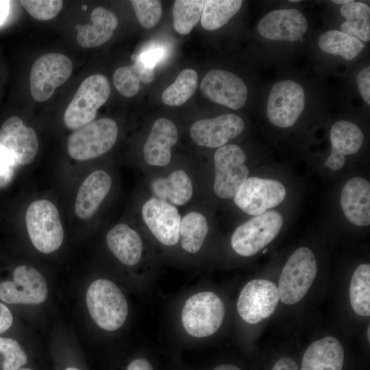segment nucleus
I'll list each match as a JSON object with an SVG mask.
<instances>
[{
	"label": "nucleus",
	"mask_w": 370,
	"mask_h": 370,
	"mask_svg": "<svg viewBox=\"0 0 370 370\" xmlns=\"http://www.w3.org/2000/svg\"><path fill=\"white\" fill-rule=\"evenodd\" d=\"M86 305L89 313L101 328L114 331L125 323L128 305L125 295L112 281L99 279L86 291Z\"/></svg>",
	"instance_id": "nucleus-1"
},
{
	"label": "nucleus",
	"mask_w": 370,
	"mask_h": 370,
	"mask_svg": "<svg viewBox=\"0 0 370 370\" xmlns=\"http://www.w3.org/2000/svg\"><path fill=\"white\" fill-rule=\"evenodd\" d=\"M225 306L212 291L198 292L188 297L182 309L181 321L185 331L195 338L214 334L222 324Z\"/></svg>",
	"instance_id": "nucleus-2"
},
{
	"label": "nucleus",
	"mask_w": 370,
	"mask_h": 370,
	"mask_svg": "<svg viewBox=\"0 0 370 370\" xmlns=\"http://www.w3.org/2000/svg\"><path fill=\"white\" fill-rule=\"evenodd\" d=\"M110 94V86L106 76L95 74L86 77L64 112L66 127L77 130L92 122L98 109L107 101Z\"/></svg>",
	"instance_id": "nucleus-3"
},
{
	"label": "nucleus",
	"mask_w": 370,
	"mask_h": 370,
	"mask_svg": "<svg viewBox=\"0 0 370 370\" xmlns=\"http://www.w3.org/2000/svg\"><path fill=\"white\" fill-rule=\"evenodd\" d=\"M25 221L30 240L39 251L49 254L60 247L64 230L53 203L46 199L32 202L27 210Z\"/></svg>",
	"instance_id": "nucleus-4"
},
{
	"label": "nucleus",
	"mask_w": 370,
	"mask_h": 370,
	"mask_svg": "<svg viewBox=\"0 0 370 370\" xmlns=\"http://www.w3.org/2000/svg\"><path fill=\"white\" fill-rule=\"evenodd\" d=\"M317 272L312 251L301 247L296 249L284 266L279 279L281 301L288 305L299 301L312 284Z\"/></svg>",
	"instance_id": "nucleus-5"
},
{
	"label": "nucleus",
	"mask_w": 370,
	"mask_h": 370,
	"mask_svg": "<svg viewBox=\"0 0 370 370\" xmlns=\"http://www.w3.org/2000/svg\"><path fill=\"white\" fill-rule=\"evenodd\" d=\"M118 136L116 122L110 118L92 121L73 133L69 138L67 151L77 160L97 158L109 151Z\"/></svg>",
	"instance_id": "nucleus-6"
},
{
	"label": "nucleus",
	"mask_w": 370,
	"mask_h": 370,
	"mask_svg": "<svg viewBox=\"0 0 370 370\" xmlns=\"http://www.w3.org/2000/svg\"><path fill=\"white\" fill-rule=\"evenodd\" d=\"M283 221L282 215L275 210L256 215L234 232L231 238L233 249L242 256L256 254L277 236Z\"/></svg>",
	"instance_id": "nucleus-7"
},
{
	"label": "nucleus",
	"mask_w": 370,
	"mask_h": 370,
	"mask_svg": "<svg viewBox=\"0 0 370 370\" xmlns=\"http://www.w3.org/2000/svg\"><path fill=\"white\" fill-rule=\"evenodd\" d=\"M245 160V151L236 145H225L216 151L213 189L217 196L222 199L235 196L249 175Z\"/></svg>",
	"instance_id": "nucleus-8"
},
{
	"label": "nucleus",
	"mask_w": 370,
	"mask_h": 370,
	"mask_svg": "<svg viewBox=\"0 0 370 370\" xmlns=\"http://www.w3.org/2000/svg\"><path fill=\"white\" fill-rule=\"evenodd\" d=\"M73 63L66 56L48 53L33 64L29 76L31 94L36 101L48 100L71 76Z\"/></svg>",
	"instance_id": "nucleus-9"
},
{
	"label": "nucleus",
	"mask_w": 370,
	"mask_h": 370,
	"mask_svg": "<svg viewBox=\"0 0 370 370\" xmlns=\"http://www.w3.org/2000/svg\"><path fill=\"white\" fill-rule=\"evenodd\" d=\"M306 97L304 88L294 81L286 79L271 88L267 106V115L275 126L286 128L293 125L304 111Z\"/></svg>",
	"instance_id": "nucleus-10"
},
{
	"label": "nucleus",
	"mask_w": 370,
	"mask_h": 370,
	"mask_svg": "<svg viewBox=\"0 0 370 370\" xmlns=\"http://www.w3.org/2000/svg\"><path fill=\"white\" fill-rule=\"evenodd\" d=\"M279 300V291L275 283L267 280L255 279L242 288L236 308L244 321L256 324L273 314Z\"/></svg>",
	"instance_id": "nucleus-11"
},
{
	"label": "nucleus",
	"mask_w": 370,
	"mask_h": 370,
	"mask_svg": "<svg viewBox=\"0 0 370 370\" xmlns=\"http://www.w3.org/2000/svg\"><path fill=\"white\" fill-rule=\"evenodd\" d=\"M285 196L286 189L279 181L251 177L243 182L234 201L243 212L256 216L278 206Z\"/></svg>",
	"instance_id": "nucleus-12"
},
{
	"label": "nucleus",
	"mask_w": 370,
	"mask_h": 370,
	"mask_svg": "<svg viewBox=\"0 0 370 370\" xmlns=\"http://www.w3.org/2000/svg\"><path fill=\"white\" fill-rule=\"evenodd\" d=\"M47 282L34 268L22 265L13 273V281L0 283V299L14 304H39L47 297Z\"/></svg>",
	"instance_id": "nucleus-13"
},
{
	"label": "nucleus",
	"mask_w": 370,
	"mask_h": 370,
	"mask_svg": "<svg viewBox=\"0 0 370 370\" xmlns=\"http://www.w3.org/2000/svg\"><path fill=\"white\" fill-rule=\"evenodd\" d=\"M200 89L212 101L238 110L243 107L247 97V88L236 75L219 69H213L203 78Z\"/></svg>",
	"instance_id": "nucleus-14"
},
{
	"label": "nucleus",
	"mask_w": 370,
	"mask_h": 370,
	"mask_svg": "<svg viewBox=\"0 0 370 370\" xmlns=\"http://www.w3.org/2000/svg\"><path fill=\"white\" fill-rule=\"evenodd\" d=\"M245 129L244 121L238 115L225 114L214 118L201 119L193 124L190 134L200 146L220 147L237 137Z\"/></svg>",
	"instance_id": "nucleus-15"
},
{
	"label": "nucleus",
	"mask_w": 370,
	"mask_h": 370,
	"mask_svg": "<svg viewBox=\"0 0 370 370\" xmlns=\"http://www.w3.org/2000/svg\"><path fill=\"white\" fill-rule=\"evenodd\" d=\"M142 214L145 224L162 244L171 246L178 242L181 218L174 206L151 198L143 205Z\"/></svg>",
	"instance_id": "nucleus-16"
},
{
	"label": "nucleus",
	"mask_w": 370,
	"mask_h": 370,
	"mask_svg": "<svg viewBox=\"0 0 370 370\" xmlns=\"http://www.w3.org/2000/svg\"><path fill=\"white\" fill-rule=\"evenodd\" d=\"M257 28L264 38L295 42L306 32L308 21L297 9L276 10L267 14L259 21Z\"/></svg>",
	"instance_id": "nucleus-17"
},
{
	"label": "nucleus",
	"mask_w": 370,
	"mask_h": 370,
	"mask_svg": "<svg viewBox=\"0 0 370 370\" xmlns=\"http://www.w3.org/2000/svg\"><path fill=\"white\" fill-rule=\"evenodd\" d=\"M0 144L13 156L18 164L27 165L36 157L38 140L34 130L27 127L16 116L8 118L0 128Z\"/></svg>",
	"instance_id": "nucleus-18"
},
{
	"label": "nucleus",
	"mask_w": 370,
	"mask_h": 370,
	"mask_svg": "<svg viewBox=\"0 0 370 370\" xmlns=\"http://www.w3.org/2000/svg\"><path fill=\"white\" fill-rule=\"evenodd\" d=\"M178 139L177 129L171 120L158 119L143 147L144 158L149 165L165 166L171 160V148Z\"/></svg>",
	"instance_id": "nucleus-19"
},
{
	"label": "nucleus",
	"mask_w": 370,
	"mask_h": 370,
	"mask_svg": "<svg viewBox=\"0 0 370 370\" xmlns=\"http://www.w3.org/2000/svg\"><path fill=\"white\" fill-rule=\"evenodd\" d=\"M363 139V134L356 124L347 121L335 123L330 130L332 152L323 165L334 171L341 169L345 162V156L358 152Z\"/></svg>",
	"instance_id": "nucleus-20"
},
{
	"label": "nucleus",
	"mask_w": 370,
	"mask_h": 370,
	"mask_svg": "<svg viewBox=\"0 0 370 370\" xmlns=\"http://www.w3.org/2000/svg\"><path fill=\"white\" fill-rule=\"evenodd\" d=\"M341 205L346 218L358 226L370 224V184L359 177H353L344 185Z\"/></svg>",
	"instance_id": "nucleus-21"
},
{
	"label": "nucleus",
	"mask_w": 370,
	"mask_h": 370,
	"mask_svg": "<svg viewBox=\"0 0 370 370\" xmlns=\"http://www.w3.org/2000/svg\"><path fill=\"white\" fill-rule=\"evenodd\" d=\"M112 185L109 174L103 170L91 173L81 185L75 199V211L82 219L90 218L108 195Z\"/></svg>",
	"instance_id": "nucleus-22"
},
{
	"label": "nucleus",
	"mask_w": 370,
	"mask_h": 370,
	"mask_svg": "<svg viewBox=\"0 0 370 370\" xmlns=\"http://www.w3.org/2000/svg\"><path fill=\"white\" fill-rule=\"evenodd\" d=\"M344 357L343 347L337 338L323 337L307 348L301 370H342Z\"/></svg>",
	"instance_id": "nucleus-23"
},
{
	"label": "nucleus",
	"mask_w": 370,
	"mask_h": 370,
	"mask_svg": "<svg viewBox=\"0 0 370 370\" xmlns=\"http://www.w3.org/2000/svg\"><path fill=\"white\" fill-rule=\"evenodd\" d=\"M117 25L118 19L113 12L97 7L91 12L90 23L75 26L77 42L86 48L100 46L111 38Z\"/></svg>",
	"instance_id": "nucleus-24"
},
{
	"label": "nucleus",
	"mask_w": 370,
	"mask_h": 370,
	"mask_svg": "<svg viewBox=\"0 0 370 370\" xmlns=\"http://www.w3.org/2000/svg\"><path fill=\"white\" fill-rule=\"evenodd\" d=\"M106 243L112 254L123 264H136L140 260L143 243L138 234L124 223L112 227L107 234Z\"/></svg>",
	"instance_id": "nucleus-25"
},
{
	"label": "nucleus",
	"mask_w": 370,
	"mask_h": 370,
	"mask_svg": "<svg viewBox=\"0 0 370 370\" xmlns=\"http://www.w3.org/2000/svg\"><path fill=\"white\" fill-rule=\"evenodd\" d=\"M154 193L162 199H169L175 205H183L191 197L193 186L186 172L177 169L167 177L158 178L152 182Z\"/></svg>",
	"instance_id": "nucleus-26"
},
{
	"label": "nucleus",
	"mask_w": 370,
	"mask_h": 370,
	"mask_svg": "<svg viewBox=\"0 0 370 370\" xmlns=\"http://www.w3.org/2000/svg\"><path fill=\"white\" fill-rule=\"evenodd\" d=\"M153 69L138 60L134 64L118 68L113 74L116 90L126 97L135 96L140 89V82L150 83L154 79Z\"/></svg>",
	"instance_id": "nucleus-27"
},
{
	"label": "nucleus",
	"mask_w": 370,
	"mask_h": 370,
	"mask_svg": "<svg viewBox=\"0 0 370 370\" xmlns=\"http://www.w3.org/2000/svg\"><path fill=\"white\" fill-rule=\"evenodd\" d=\"M341 15L346 19L341 25L342 32L363 42L370 40V8L362 2L343 5Z\"/></svg>",
	"instance_id": "nucleus-28"
},
{
	"label": "nucleus",
	"mask_w": 370,
	"mask_h": 370,
	"mask_svg": "<svg viewBox=\"0 0 370 370\" xmlns=\"http://www.w3.org/2000/svg\"><path fill=\"white\" fill-rule=\"evenodd\" d=\"M319 47L326 53L338 55L351 61L365 47L363 42L339 30H330L319 38Z\"/></svg>",
	"instance_id": "nucleus-29"
},
{
	"label": "nucleus",
	"mask_w": 370,
	"mask_h": 370,
	"mask_svg": "<svg viewBox=\"0 0 370 370\" xmlns=\"http://www.w3.org/2000/svg\"><path fill=\"white\" fill-rule=\"evenodd\" d=\"M241 0L204 1L201 25L208 31L216 30L225 25L240 10Z\"/></svg>",
	"instance_id": "nucleus-30"
},
{
	"label": "nucleus",
	"mask_w": 370,
	"mask_h": 370,
	"mask_svg": "<svg viewBox=\"0 0 370 370\" xmlns=\"http://www.w3.org/2000/svg\"><path fill=\"white\" fill-rule=\"evenodd\" d=\"M349 300L353 310L359 316L370 315V264L356 269L349 285Z\"/></svg>",
	"instance_id": "nucleus-31"
},
{
	"label": "nucleus",
	"mask_w": 370,
	"mask_h": 370,
	"mask_svg": "<svg viewBox=\"0 0 370 370\" xmlns=\"http://www.w3.org/2000/svg\"><path fill=\"white\" fill-rule=\"evenodd\" d=\"M208 223L205 217L197 212L188 213L180 221L181 245L187 252L194 254L201 247L208 234Z\"/></svg>",
	"instance_id": "nucleus-32"
},
{
	"label": "nucleus",
	"mask_w": 370,
	"mask_h": 370,
	"mask_svg": "<svg viewBox=\"0 0 370 370\" xmlns=\"http://www.w3.org/2000/svg\"><path fill=\"white\" fill-rule=\"evenodd\" d=\"M198 82L197 72L193 69L181 71L175 80L162 94V102L170 106L184 104L194 94Z\"/></svg>",
	"instance_id": "nucleus-33"
},
{
	"label": "nucleus",
	"mask_w": 370,
	"mask_h": 370,
	"mask_svg": "<svg viewBox=\"0 0 370 370\" xmlns=\"http://www.w3.org/2000/svg\"><path fill=\"white\" fill-rule=\"evenodd\" d=\"M204 1L176 0L172 10L175 30L182 34H189L201 19Z\"/></svg>",
	"instance_id": "nucleus-34"
},
{
	"label": "nucleus",
	"mask_w": 370,
	"mask_h": 370,
	"mask_svg": "<svg viewBox=\"0 0 370 370\" xmlns=\"http://www.w3.org/2000/svg\"><path fill=\"white\" fill-rule=\"evenodd\" d=\"M136 18L140 25L146 29H151L160 20L162 7L158 0H132Z\"/></svg>",
	"instance_id": "nucleus-35"
},
{
	"label": "nucleus",
	"mask_w": 370,
	"mask_h": 370,
	"mask_svg": "<svg viewBox=\"0 0 370 370\" xmlns=\"http://www.w3.org/2000/svg\"><path fill=\"white\" fill-rule=\"evenodd\" d=\"M20 3L31 16L39 21L53 18L63 5L60 0H23Z\"/></svg>",
	"instance_id": "nucleus-36"
},
{
	"label": "nucleus",
	"mask_w": 370,
	"mask_h": 370,
	"mask_svg": "<svg viewBox=\"0 0 370 370\" xmlns=\"http://www.w3.org/2000/svg\"><path fill=\"white\" fill-rule=\"evenodd\" d=\"M0 353L4 356L3 370H16L26 364L27 357L18 342L12 338L0 337Z\"/></svg>",
	"instance_id": "nucleus-37"
},
{
	"label": "nucleus",
	"mask_w": 370,
	"mask_h": 370,
	"mask_svg": "<svg viewBox=\"0 0 370 370\" xmlns=\"http://www.w3.org/2000/svg\"><path fill=\"white\" fill-rule=\"evenodd\" d=\"M17 164L12 155L0 144V188L11 182Z\"/></svg>",
	"instance_id": "nucleus-38"
},
{
	"label": "nucleus",
	"mask_w": 370,
	"mask_h": 370,
	"mask_svg": "<svg viewBox=\"0 0 370 370\" xmlns=\"http://www.w3.org/2000/svg\"><path fill=\"white\" fill-rule=\"evenodd\" d=\"M165 51L163 47L161 46H149L144 51L140 52L138 55H134L135 56L133 59L138 60L145 64L147 66L154 68V66L163 59Z\"/></svg>",
	"instance_id": "nucleus-39"
},
{
	"label": "nucleus",
	"mask_w": 370,
	"mask_h": 370,
	"mask_svg": "<svg viewBox=\"0 0 370 370\" xmlns=\"http://www.w3.org/2000/svg\"><path fill=\"white\" fill-rule=\"evenodd\" d=\"M360 93L363 100L370 104V67L367 66L360 70L356 78Z\"/></svg>",
	"instance_id": "nucleus-40"
},
{
	"label": "nucleus",
	"mask_w": 370,
	"mask_h": 370,
	"mask_svg": "<svg viewBox=\"0 0 370 370\" xmlns=\"http://www.w3.org/2000/svg\"><path fill=\"white\" fill-rule=\"evenodd\" d=\"M13 322V317L10 310L0 303V334L8 330Z\"/></svg>",
	"instance_id": "nucleus-41"
},
{
	"label": "nucleus",
	"mask_w": 370,
	"mask_h": 370,
	"mask_svg": "<svg viewBox=\"0 0 370 370\" xmlns=\"http://www.w3.org/2000/svg\"><path fill=\"white\" fill-rule=\"evenodd\" d=\"M271 370H298V367L293 358L283 357L275 363Z\"/></svg>",
	"instance_id": "nucleus-42"
},
{
	"label": "nucleus",
	"mask_w": 370,
	"mask_h": 370,
	"mask_svg": "<svg viewBox=\"0 0 370 370\" xmlns=\"http://www.w3.org/2000/svg\"><path fill=\"white\" fill-rule=\"evenodd\" d=\"M127 370H153V369L147 360L137 358L129 364Z\"/></svg>",
	"instance_id": "nucleus-43"
},
{
	"label": "nucleus",
	"mask_w": 370,
	"mask_h": 370,
	"mask_svg": "<svg viewBox=\"0 0 370 370\" xmlns=\"http://www.w3.org/2000/svg\"><path fill=\"white\" fill-rule=\"evenodd\" d=\"M9 10L10 1H0V25L3 24L7 18L9 13Z\"/></svg>",
	"instance_id": "nucleus-44"
},
{
	"label": "nucleus",
	"mask_w": 370,
	"mask_h": 370,
	"mask_svg": "<svg viewBox=\"0 0 370 370\" xmlns=\"http://www.w3.org/2000/svg\"><path fill=\"white\" fill-rule=\"evenodd\" d=\"M213 370H241L239 367L233 365H221L215 367Z\"/></svg>",
	"instance_id": "nucleus-45"
},
{
	"label": "nucleus",
	"mask_w": 370,
	"mask_h": 370,
	"mask_svg": "<svg viewBox=\"0 0 370 370\" xmlns=\"http://www.w3.org/2000/svg\"><path fill=\"white\" fill-rule=\"evenodd\" d=\"M353 1H352V0H333V1H332V2H333L334 3L343 4V5H345V4H347V3H352Z\"/></svg>",
	"instance_id": "nucleus-46"
},
{
	"label": "nucleus",
	"mask_w": 370,
	"mask_h": 370,
	"mask_svg": "<svg viewBox=\"0 0 370 370\" xmlns=\"http://www.w3.org/2000/svg\"><path fill=\"white\" fill-rule=\"evenodd\" d=\"M367 338L369 342L370 341V327L369 326L368 327V329H367Z\"/></svg>",
	"instance_id": "nucleus-47"
},
{
	"label": "nucleus",
	"mask_w": 370,
	"mask_h": 370,
	"mask_svg": "<svg viewBox=\"0 0 370 370\" xmlns=\"http://www.w3.org/2000/svg\"><path fill=\"white\" fill-rule=\"evenodd\" d=\"M65 370H80V369L74 368V367H69V368L66 369Z\"/></svg>",
	"instance_id": "nucleus-48"
},
{
	"label": "nucleus",
	"mask_w": 370,
	"mask_h": 370,
	"mask_svg": "<svg viewBox=\"0 0 370 370\" xmlns=\"http://www.w3.org/2000/svg\"><path fill=\"white\" fill-rule=\"evenodd\" d=\"M16 370H33L32 369H29V368H22V369H16Z\"/></svg>",
	"instance_id": "nucleus-49"
},
{
	"label": "nucleus",
	"mask_w": 370,
	"mask_h": 370,
	"mask_svg": "<svg viewBox=\"0 0 370 370\" xmlns=\"http://www.w3.org/2000/svg\"><path fill=\"white\" fill-rule=\"evenodd\" d=\"M288 1H289V2L297 3V2H299L300 1H299V0H289Z\"/></svg>",
	"instance_id": "nucleus-50"
},
{
	"label": "nucleus",
	"mask_w": 370,
	"mask_h": 370,
	"mask_svg": "<svg viewBox=\"0 0 370 370\" xmlns=\"http://www.w3.org/2000/svg\"><path fill=\"white\" fill-rule=\"evenodd\" d=\"M267 252V249H264V251H262L263 254H265Z\"/></svg>",
	"instance_id": "nucleus-51"
}]
</instances>
